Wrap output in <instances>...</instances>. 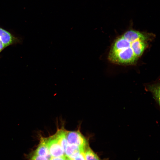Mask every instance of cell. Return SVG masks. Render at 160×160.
<instances>
[{
	"label": "cell",
	"mask_w": 160,
	"mask_h": 160,
	"mask_svg": "<svg viewBox=\"0 0 160 160\" xmlns=\"http://www.w3.org/2000/svg\"><path fill=\"white\" fill-rule=\"evenodd\" d=\"M154 36L152 33L129 29L114 41L110 49L108 59L117 64H134L142 55Z\"/></svg>",
	"instance_id": "6da1fadb"
},
{
	"label": "cell",
	"mask_w": 160,
	"mask_h": 160,
	"mask_svg": "<svg viewBox=\"0 0 160 160\" xmlns=\"http://www.w3.org/2000/svg\"><path fill=\"white\" fill-rule=\"evenodd\" d=\"M84 152H83L81 153L78 156L76 157L73 160H85L84 155Z\"/></svg>",
	"instance_id": "8fae6325"
},
{
	"label": "cell",
	"mask_w": 160,
	"mask_h": 160,
	"mask_svg": "<svg viewBox=\"0 0 160 160\" xmlns=\"http://www.w3.org/2000/svg\"><path fill=\"white\" fill-rule=\"evenodd\" d=\"M30 160H49L47 158L32 154L30 157Z\"/></svg>",
	"instance_id": "30bf717a"
},
{
	"label": "cell",
	"mask_w": 160,
	"mask_h": 160,
	"mask_svg": "<svg viewBox=\"0 0 160 160\" xmlns=\"http://www.w3.org/2000/svg\"><path fill=\"white\" fill-rule=\"evenodd\" d=\"M145 90L151 93L153 97L156 102V107L160 109V85L159 83L148 84L145 86Z\"/></svg>",
	"instance_id": "5b68a950"
},
{
	"label": "cell",
	"mask_w": 160,
	"mask_h": 160,
	"mask_svg": "<svg viewBox=\"0 0 160 160\" xmlns=\"http://www.w3.org/2000/svg\"><path fill=\"white\" fill-rule=\"evenodd\" d=\"M66 157L65 155L58 157H52L49 160H66Z\"/></svg>",
	"instance_id": "7c38bea8"
},
{
	"label": "cell",
	"mask_w": 160,
	"mask_h": 160,
	"mask_svg": "<svg viewBox=\"0 0 160 160\" xmlns=\"http://www.w3.org/2000/svg\"><path fill=\"white\" fill-rule=\"evenodd\" d=\"M4 48V45L0 38V52Z\"/></svg>",
	"instance_id": "4fadbf2b"
},
{
	"label": "cell",
	"mask_w": 160,
	"mask_h": 160,
	"mask_svg": "<svg viewBox=\"0 0 160 160\" xmlns=\"http://www.w3.org/2000/svg\"><path fill=\"white\" fill-rule=\"evenodd\" d=\"M65 134L69 144L84 148L89 145L87 140L79 130L69 131L65 130Z\"/></svg>",
	"instance_id": "7a4b0ae2"
},
{
	"label": "cell",
	"mask_w": 160,
	"mask_h": 160,
	"mask_svg": "<svg viewBox=\"0 0 160 160\" xmlns=\"http://www.w3.org/2000/svg\"><path fill=\"white\" fill-rule=\"evenodd\" d=\"M0 38L4 48L12 44L14 41L12 36L9 32L0 28Z\"/></svg>",
	"instance_id": "ba28073f"
},
{
	"label": "cell",
	"mask_w": 160,
	"mask_h": 160,
	"mask_svg": "<svg viewBox=\"0 0 160 160\" xmlns=\"http://www.w3.org/2000/svg\"><path fill=\"white\" fill-rule=\"evenodd\" d=\"M84 155L85 160H101L89 145L86 148L84 152Z\"/></svg>",
	"instance_id": "9c48e42d"
},
{
	"label": "cell",
	"mask_w": 160,
	"mask_h": 160,
	"mask_svg": "<svg viewBox=\"0 0 160 160\" xmlns=\"http://www.w3.org/2000/svg\"><path fill=\"white\" fill-rule=\"evenodd\" d=\"M55 135L64 152L68 144L66 136L65 129L64 128L58 129Z\"/></svg>",
	"instance_id": "52a82bcc"
},
{
	"label": "cell",
	"mask_w": 160,
	"mask_h": 160,
	"mask_svg": "<svg viewBox=\"0 0 160 160\" xmlns=\"http://www.w3.org/2000/svg\"><path fill=\"white\" fill-rule=\"evenodd\" d=\"M85 149L68 143L65 151V155L67 157L73 159L81 153L84 152Z\"/></svg>",
	"instance_id": "8992f818"
},
{
	"label": "cell",
	"mask_w": 160,
	"mask_h": 160,
	"mask_svg": "<svg viewBox=\"0 0 160 160\" xmlns=\"http://www.w3.org/2000/svg\"><path fill=\"white\" fill-rule=\"evenodd\" d=\"M32 153L45 157L49 160L52 157L47 145L45 137H41L39 143Z\"/></svg>",
	"instance_id": "277c9868"
},
{
	"label": "cell",
	"mask_w": 160,
	"mask_h": 160,
	"mask_svg": "<svg viewBox=\"0 0 160 160\" xmlns=\"http://www.w3.org/2000/svg\"><path fill=\"white\" fill-rule=\"evenodd\" d=\"M45 138L52 157H61L65 155L64 151L55 134Z\"/></svg>",
	"instance_id": "3957f363"
},
{
	"label": "cell",
	"mask_w": 160,
	"mask_h": 160,
	"mask_svg": "<svg viewBox=\"0 0 160 160\" xmlns=\"http://www.w3.org/2000/svg\"><path fill=\"white\" fill-rule=\"evenodd\" d=\"M66 160H73V159H71L69 158H68L66 157Z\"/></svg>",
	"instance_id": "5bb4252c"
}]
</instances>
